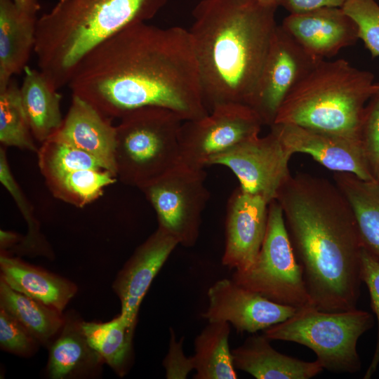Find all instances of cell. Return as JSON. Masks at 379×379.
<instances>
[{"label":"cell","mask_w":379,"mask_h":379,"mask_svg":"<svg viewBox=\"0 0 379 379\" xmlns=\"http://www.w3.org/2000/svg\"><path fill=\"white\" fill-rule=\"evenodd\" d=\"M67 86L110 119L145 107L183 121L208 114L189 30L177 26L145 22L124 29L83 58Z\"/></svg>","instance_id":"1"},{"label":"cell","mask_w":379,"mask_h":379,"mask_svg":"<svg viewBox=\"0 0 379 379\" xmlns=\"http://www.w3.org/2000/svg\"><path fill=\"white\" fill-rule=\"evenodd\" d=\"M178 244L158 227L118 273L112 287L120 300V314L131 329L135 330L140 306L152 282Z\"/></svg>","instance_id":"16"},{"label":"cell","mask_w":379,"mask_h":379,"mask_svg":"<svg viewBox=\"0 0 379 379\" xmlns=\"http://www.w3.org/2000/svg\"><path fill=\"white\" fill-rule=\"evenodd\" d=\"M378 366H379V361H378Z\"/></svg>","instance_id":"41"},{"label":"cell","mask_w":379,"mask_h":379,"mask_svg":"<svg viewBox=\"0 0 379 379\" xmlns=\"http://www.w3.org/2000/svg\"><path fill=\"white\" fill-rule=\"evenodd\" d=\"M1 278L13 290L62 312L77 291L69 280L22 260L0 255Z\"/></svg>","instance_id":"21"},{"label":"cell","mask_w":379,"mask_h":379,"mask_svg":"<svg viewBox=\"0 0 379 379\" xmlns=\"http://www.w3.org/2000/svg\"><path fill=\"white\" fill-rule=\"evenodd\" d=\"M319 61L277 25L251 106L263 125L274 124L286 97Z\"/></svg>","instance_id":"12"},{"label":"cell","mask_w":379,"mask_h":379,"mask_svg":"<svg viewBox=\"0 0 379 379\" xmlns=\"http://www.w3.org/2000/svg\"><path fill=\"white\" fill-rule=\"evenodd\" d=\"M292 155L270 131L266 136L258 135L218 155L209 166L230 168L241 190L270 204L276 199L279 189L291 175L288 161Z\"/></svg>","instance_id":"11"},{"label":"cell","mask_w":379,"mask_h":379,"mask_svg":"<svg viewBox=\"0 0 379 379\" xmlns=\"http://www.w3.org/2000/svg\"><path fill=\"white\" fill-rule=\"evenodd\" d=\"M230 324L208 322L194 340L192 357L196 379H236L237 374L229 346Z\"/></svg>","instance_id":"26"},{"label":"cell","mask_w":379,"mask_h":379,"mask_svg":"<svg viewBox=\"0 0 379 379\" xmlns=\"http://www.w3.org/2000/svg\"><path fill=\"white\" fill-rule=\"evenodd\" d=\"M275 200L312 306L326 312L357 308L364 244L342 192L325 178L298 173L289 176Z\"/></svg>","instance_id":"2"},{"label":"cell","mask_w":379,"mask_h":379,"mask_svg":"<svg viewBox=\"0 0 379 379\" xmlns=\"http://www.w3.org/2000/svg\"><path fill=\"white\" fill-rule=\"evenodd\" d=\"M168 0H58L37 18L39 71L56 90L67 85L79 62L124 29L154 18Z\"/></svg>","instance_id":"4"},{"label":"cell","mask_w":379,"mask_h":379,"mask_svg":"<svg viewBox=\"0 0 379 379\" xmlns=\"http://www.w3.org/2000/svg\"><path fill=\"white\" fill-rule=\"evenodd\" d=\"M281 26L317 60L335 56L359 39L357 24L342 7L290 13Z\"/></svg>","instance_id":"17"},{"label":"cell","mask_w":379,"mask_h":379,"mask_svg":"<svg viewBox=\"0 0 379 379\" xmlns=\"http://www.w3.org/2000/svg\"><path fill=\"white\" fill-rule=\"evenodd\" d=\"M361 281L368 291L371 307L377 321V339L372 360L364 375V379H370L378 367L379 361V262L366 249L361 254Z\"/></svg>","instance_id":"35"},{"label":"cell","mask_w":379,"mask_h":379,"mask_svg":"<svg viewBox=\"0 0 379 379\" xmlns=\"http://www.w3.org/2000/svg\"><path fill=\"white\" fill-rule=\"evenodd\" d=\"M81 327L88 344L104 363L124 376L132 359L134 330L120 314L104 323L82 321Z\"/></svg>","instance_id":"27"},{"label":"cell","mask_w":379,"mask_h":379,"mask_svg":"<svg viewBox=\"0 0 379 379\" xmlns=\"http://www.w3.org/2000/svg\"><path fill=\"white\" fill-rule=\"evenodd\" d=\"M116 128L117 178L140 190L181 162L183 120L162 107H145L119 119Z\"/></svg>","instance_id":"6"},{"label":"cell","mask_w":379,"mask_h":379,"mask_svg":"<svg viewBox=\"0 0 379 379\" xmlns=\"http://www.w3.org/2000/svg\"><path fill=\"white\" fill-rule=\"evenodd\" d=\"M277 8L255 0H201L189 29L204 105L251 106L277 24Z\"/></svg>","instance_id":"3"},{"label":"cell","mask_w":379,"mask_h":379,"mask_svg":"<svg viewBox=\"0 0 379 379\" xmlns=\"http://www.w3.org/2000/svg\"><path fill=\"white\" fill-rule=\"evenodd\" d=\"M20 89L22 105L31 132L42 143L62 126V95L39 71L27 66Z\"/></svg>","instance_id":"23"},{"label":"cell","mask_w":379,"mask_h":379,"mask_svg":"<svg viewBox=\"0 0 379 379\" xmlns=\"http://www.w3.org/2000/svg\"><path fill=\"white\" fill-rule=\"evenodd\" d=\"M333 181L352 209L364 249L379 262V179L334 172Z\"/></svg>","instance_id":"24"},{"label":"cell","mask_w":379,"mask_h":379,"mask_svg":"<svg viewBox=\"0 0 379 379\" xmlns=\"http://www.w3.org/2000/svg\"><path fill=\"white\" fill-rule=\"evenodd\" d=\"M0 308L18 320L40 343L49 347L60 333L65 314L11 288L0 277Z\"/></svg>","instance_id":"25"},{"label":"cell","mask_w":379,"mask_h":379,"mask_svg":"<svg viewBox=\"0 0 379 379\" xmlns=\"http://www.w3.org/2000/svg\"><path fill=\"white\" fill-rule=\"evenodd\" d=\"M170 333L169 350L163 362L166 377L168 379H184L194 370L192 357H187L184 354L183 338L177 341L172 328Z\"/></svg>","instance_id":"36"},{"label":"cell","mask_w":379,"mask_h":379,"mask_svg":"<svg viewBox=\"0 0 379 379\" xmlns=\"http://www.w3.org/2000/svg\"><path fill=\"white\" fill-rule=\"evenodd\" d=\"M117 177L105 169H81L46 178L55 198L82 208L98 199L104 189L116 182Z\"/></svg>","instance_id":"28"},{"label":"cell","mask_w":379,"mask_h":379,"mask_svg":"<svg viewBox=\"0 0 379 379\" xmlns=\"http://www.w3.org/2000/svg\"><path fill=\"white\" fill-rule=\"evenodd\" d=\"M378 90L371 72L345 59L323 60L290 91L273 124H295L361 140L366 105Z\"/></svg>","instance_id":"5"},{"label":"cell","mask_w":379,"mask_h":379,"mask_svg":"<svg viewBox=\"0 0 379 379\" xmlns=\"http://www.w3.org/2000/svg\"><path fill=\"white\" fill-rule=\"evenodd\" d=\"M6 147H0V181L11 194L27 222L28 232L15 247L19 252L49 255L47 243L39 231V223L34 215L33 208L15 179L8 161Z\"/></svg>","instance_id":"31"},{"label":"cell","mask_w":379,"mask_h":379,"mask_svg":"<svg viewBox=\"0 0 379 379\" xmlns=\"http://www.w3.org/2000/svg\"><path fill=\"white\" fill-rule=\"evenodd\" d=\"M40 343L13 317L0 308L1 349L22 357L32 355Z\"/></svg>","instance_id":"33"},{"label":"cell","mask_w":379,"mask_h":379,"mask_svg":"<svg viewBox=\"0 0 379 379\" xmlns=\"http://www.w3.org/2000/svg\"><path fill=\"white\" fill-rule=\"evenodd\" d=\"M22 238L20 235L11 232L1 230L0 231V247L1 251H5L8 248H13L18 245Z\"/></svg>","instance_id":"38"},{"label":"cell","mask_w":379,"mask_h":379,"mask_svg":"<svg viewBox=\"0 0 379 379\" xmlns=\"http://www.w3.org/2000/svg\"><path fill=\"white\" fill-rule=\"evenodd\" d=\"M36 21L13 0H0V88L27 66L34 51Z\"/></svg>","instance_id":"22"},{"label":"cell","mask_w":379,"mask_h":379,"mask_svg":"<svg viewBox=\"0 0 379 379\" xmlns=\"http://www.w3.org/2000/svg\"><path fill=\"white\" fill-rule=\"evenodd\" d=\"M208 298V307L201 316L208 322H227L240 333L264 331L286 320L299 309L273 302L227 279L211 286Z\"/></svg>","instance_id":"13"},{"label":"cell","mask_w":379,"mask_h":379,"mask_svg":"<svg viewBox=\"0 0 379 379\" xmlns=\"http://www.w3.org/2000/svg\"><path fill=\"white\" fill-rule=\"evenodd\" d=\"M51 137L92 155L117 178L115 126L85 100L72 95L62 126Z\"/></svg>","instance_id":"18"},{"label":"cell","mask_w":379,"mask_h":379,"mask_svg":"<svg viewBox=\"0 0 379 379\" xmlns=\"http://www.w3.org/2000/svg\"><path fill=\"white\" fill-rule=\"evenodd\" d=\"M34 139L22 105L20 86L13 78L0 88L1 145L36 153L39 148Z\"/></svg>","instance_id":"29"},{"label":"cell","mask_w":379,"mask_h":379,"mask_svg":"<svg viewBox=\"0 0 379 379\" xmlns=\"http://www.w3.org/2000/svg\"><path fill=\"white\" fill-rule=\"evenodd\" d=\"M82 320L76 314L65 315L63 326L49 345L47 374L52 379L92 375L104 363L90 346L83 332Z\"/></svg>","instance_id":"20"},{"label":"cell","mask_w":379,"mask_h":379,"mask_svg":"<svg viewBox=\"0 0 379 379\" xmlns=\"http://www.w3.org/2000/svg\"><path fill=\"white\" fill-rule=\"evenodd\" d=\"M342 8L355 22L359 38L372 58L379 56V5L375 0H345Z\"/></svg>","instance_id":"32"},{"label":"cell","mask_w":379,"mask_h":379,"mask_svg":"<svg viewBox=\"0 0 379 379\" xmlns=\"http://www.w3.org/2000/svg\"><path fill=\"white\" fill-rule=\"evenodd\" d=\"M345 0H285L284 7L290 13H301L324 7H342Z\"/></svg>","instance_id":"37"},{"label":"cell","mask_w":379,"mask_h":379,"mask_svg":"<svg viewBox=\"0 0 379 379\" xmlns=\"http://www.w3.org/2000/svg\"><path fill=\"white\" fill-rule=\"evenodd\" d=\"M205 180L204 168L180 162L140 189L157 213L158 227L185 247L194 246L199 235L210 197Z\"/></svg>","instance_id":"9"},{"label":"cell","mask_w":379,"mask_h":379,"mask_svg":"<svg viewBox=\"0 0 379 379\" xmlns=\"http://www.w3.org/2000/svg\"><path fill=\"white\" fill-rule=\"evenodd\" d=\"M361 140L371 172L375 179H379V90L366 105Z\"/></svg>","instance_id":"34"},{"label":"cell","mask_w":379,"mask_h":379,"mask_svg":"<svg viewBox=\"0 0 379 379\" xmlns=\"http://www.w3.org/2000/svg\"><path fill=\"white\" fill-rule=\"evenodd\" d=\"M262 125L248 105H218L201 118L183 121L180 133L181 162L204 168L215 157L259 135Z\"/></svg>","instance_id":"10"},{"label":"cell","mask_w":379,"mask_h":379,"mask_svg":"<svg viewBox=\"0 0 379 379\" xmlns=\"http://www.w3.org/2000/svg\"><path fill=\"white\" fill-rule=\"evenodd\" d=\"M260 4L267 6H272L274 8H278L280 6H284L285 0H255Z\"/></svg>","instance_id":"40"},{"label":"cell","mask_w":379,"mask_h":379,"mask_svg":"<svg viewBox=\"0 0 379 379\" xmlns=\"http://www.w3.org/2000/svg\"><path fill=\"white\" fill-rule=\"evenodd\" d=\"M375 324L372 314L357 308L326 312L308 305L264 330L270 340L293 342L312 350L323 369L338 373L360 371V337Z\"/></svg>","instance_id":"7"},{"label":"cell","mask_w":379,"mask_h":379,"mask_svg":"<svg viewBox=\"0 0 379 379\" xmlns=\"http://www.w3.org/2000/svg\"><path fill=\"white\" fill-rule=\"evenodd\" d=\"M268 208L262 197L234 190L227 205L223 265L241 271L253 264L265 236Z\"/></svg>","instance_id":"15"},{"label":"cell","mask_w":379,"mask_h":379,"mask_svg":"<svg viewBox=\"0 0 379 379\" xmlns=\"http://www.w3.org/2000/svg\"><path fill=\"white\" fill-rule=\"evenodd\" d=\"M232 279L277 303L297 308L312 306L302 267L276 200L269 204L266 233L255 260L246 270H234Z\"/></svg>","instance_id":"8"},{"label":"cell","mask_w":379,"mask_h":379,"mask_svg":"<svg viewBox=\"0 0 379 379\" xmlns=\"http://www.w3.org/2000/svg\"><path fill=\"white\" fill-rule=\"evenodd\" d=\"M20 11L32 16H36L40 10L39 0H13Z\"/></svg>","instance_id":"39"},{"label":"cell","mask_w":379,"mask_h":379,"mask_svg":"<svg viewBox=\"0 0 379 379\" xmlns=\"http://www.w3.org/2000/svg\"><path fill=\"white\" fill-rule=\"evenodd\" d=\"M264 334L249 336L232 350L235 368L257 379H310L324 369L317 360L305 361L277 351Z\"/></svg>","instance_id":"19"},{"label":"cell","mask_w":379,"mask_h":379,"mask_svg":"<svg viewBox=\"0 0 379 379\" xmlns=\"http://www.w3.org/2000/svg\"><path fill=\"white\" fill-rule=\"evenodd\" d=\"M36 154L44 179L81 169H105L92 155L53 137L41 143Z\"/></svg>","instance_id":"30"},{"label":"cell","mask_w":379,"mask_h":379,"mask_svg":"<svg viewBox=\"0 0 379 379\" xmlns=\"http://www.w3.org/2000/svg\"><path fill=\"white\" fill-rule=\"evenodd\" d=\"M272 132L293 154L304 153L333 172L375 179L361 140L291 124H274Z\"/></svg>","instance_id":"14"}]
</instances>
